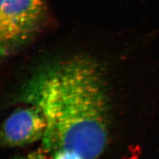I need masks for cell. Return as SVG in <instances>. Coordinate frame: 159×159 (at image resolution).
<instances>
[{
  "label": "cell",
  "instance_id": "5",
  "mask_svg": "<svg viewBox=\"0 0 159 159\" xmlns=\"http://www.w3.org/2000/svg\"><path fill=\"white\" fill-rule=\"evenodd\" d=\"M47 152L41 147L38 150L32 151L25 155L18 157L15 159H47Z\"/></svg>",
  "mask_w": 159,
  "mask_h": 159
},
{
  "label": "cell",
  "instance_id": "1",
  "mask_svg": "<svg viewBox=\"0 0 159 159\" xmlns=\"http://www.w3.org/2000/svg\"><path fill=\"white\" fill-rule=\"evenodd\" d=\"M21 97L46 119L41 147L47 153L69 150L97 159L106 149L110 105L103 70L93 60L69 58L40 69Z\"/></svg>",
  "mask_w": 159,
  "mask_h": 159
},
{
  "label": "cell",
  "instance_id": "4",
  "mask_svg": "<svg viewBox=\"0 0 159 159\" xmlns=\"http://www.w3.org/2000/svg\"><path fill=\"white\" fill-rule=\"evenodd\" d=\"M53 159H85L78 153L69 150H59L53 154Z\"/></svg>",
  "mask_w": 159,
  "mask_h": 159
},
{
  "label": "cell",
  "instance_id": "3",
  "mask_svg": "<svg viewBox=\"0 0 159 159\" xmlns=\"http://www.w3.org/2000/svg\"><path fill=\"white\" fill-rule=\"evenodd\" d=\"M46 128V119L39 109L31 105L18 109L3 123L2 143L9 147L29 145L42 139Z\"/></svg>",
  "mask_w": 159,
  "mask_h": 159
},
{
  "label": "cell",
  "instance_id": "2",
  "mask_svg": "<svg viewBox=\"0 0 159 159\" xmlns=\"http://www.w3.org/2000/svg\"><path fill=\"white\" fill-rule=\"evenodd\" d=\"M45 11V0H1L0 41L5 52L25 43L35 33Z\"/></svg>",
  "mask_w": 159,
  "mask_h": 159
}]
</instances>
